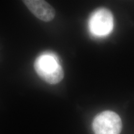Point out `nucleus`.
<instances>
[{"label":"nucleus","mask_w":134,"mask_h":134,"mask_svg":"<svg viewBox=\"0 0 134 134\" xmlns=\"http://www.w3.org/2000/svg\"><path fill=\"white\" fill-rule=\"evenodd\" d=\"M35 70L43 81L50 85L60 83L64 72L58 58L52 53H45L38 57L34 63Z\"/></svg>","instance_id":"nucleus-1"},{"label":"nucleus","mask_w":134,"mask_h":134,"mask_svg":"<svg viewBox=\"0 0 134 134\" xmlns=\"http://www.w3.org/2000/svg\"><path fill=\"white\" fill-rule=\"evenodd\" d=\"M122 128V120L119 115L111 110L98 114L93 122L94 134H120Z\"/></svg>","instance_id":"nucleus-2"},{"label":"nucleus","mask_w":134,"mask_h":134,"mask_svg":"<svg viewBox=\"0 0 134 134\" xmlns=\"http://www.w3.org/2000/svg\"><path fill=\"white\" fill-rule=\"evenodd\" d=\"M89 27L91 32L94 36H107L113 29V14L106 8L98 9L91 16Z\"/></svg>","instance_id":"nucleus-3"},{"label":"nucleus","mask_w":134,"mask_h":134,"mask_svg":"<svg viewBox=\"0 0 134 134\" xmlns=\"http://www.w3.org/2000/svg\"><path fill=\"white\" fill-rule=\"evenodd\" d=\"M23 3L28 9L41 21L50 22L54 19L55 10L47 1L42 0H24Z\"/></svg>","instance_id":"nucleus-4"}]
</instances>
